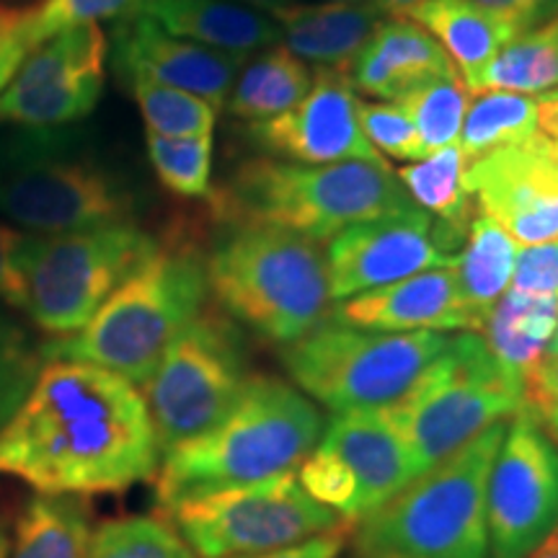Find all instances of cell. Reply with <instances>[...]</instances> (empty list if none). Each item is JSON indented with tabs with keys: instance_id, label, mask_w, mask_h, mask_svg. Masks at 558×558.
<instances>
[{
	"instance_id": "obj_1",
	"label": "cell",
	"mask_w": 558,
	"mask_h": 558,
	"mask_svg": "<svg viewBox=\"0 0 558 558\" xmlns=\"http://www.w3.org/2000/svg\"><path fill=\"white\" fill-rule=\"evenodd\" d=\"M160 448L143 393L111 369L47 360L0 432V476L41 494H114L158 473Z\"/></svg>"
},
{
	"instance_id": "obj_2",
	"label": "cell",
	"mask_w": 558,
	"mask_h": 558,
	"mask_svg": "<svg viewBox=\"0 0 558 558\" xmlns=\"http://www.w3.org/2000/svg\"><path fill=\"white\" fill-rule=\"evenodd\" d=\"M324 429V416L303 390L251 375L220 424L166 452L156 473L158 505L169 509L199 494L292 473Z\"/></svg>"
},
{
	"instance_id": "obj_3",
	"label": "cell",
	"mask_w": 558,
	"mask_h": 558,
	"mask_svg": "<svg viewBox=\"0 0 558 558\" xmlns=\"http://www.w3.org/2000/svg\"><path fill=\"white\" fill-rule=\"evenodd\" d=\"M416 207L388 163H288L251 158L215 199L222 222H264L316 243L357 222Z\"/></svg>"
},
{
	"instance_id": "obj_4",
	"label": "cell",
	"mask_w": 558,
	"mask_h": 558,
	"mask_svg": "<svg viewBox=\"0 0 558 558\" xmlns=\"http://www.w3.org/2000/svg\"><path fill=\"white\" fill-rule=\"evenodd\" d=\"M207 295V264L199 251L158 246L81 331L47 341L41 352L45 360L111 369L143 388L171 341L205 311Z\"/></svg>"
},
{
	"instance_id": "obj_5",
	"label": "cell",
	"mask_w": 558,
	"mask_h": 558,
	"mask_svg": "<svg viewBox=\"0 0 558 558\" xmlns=\"http://www.w3.org/2000/svg\"><path fill=\"white\" fill-rule=\"evenodd\" d=\"M207 284L230 318L288 347L329 316V275L316 241L264 222H226L205 259Z\"/></svg>"
},
{
	"instance_id": "obj_6",
	"label": "cell",
	"mask_w": 558,
	"mask_h": 558,
	"mask_svg": "<svg viewBox=\"0 0 558 558\" xmlns=\"http://www.w3.org/2000/svg\"><path fill=\"white\" fill-rule=\"evenodd\" d=\"M497 422L360 520V558H488L486 488L505 439Z\"/></svg>"
},
{
	"instance_id": "obj_7",
	"label": "cell",
	"mask_w": 558,
	"mask_h": 558,
	"mask_svg": "<svg viewBox=\"0 0 558 558\" xmlns=\"http://www.w3.org/2000/svg\"><path fill=\"white\" fill-rule=\"evenodd\" d=\"M132 194L60 128L0 135V215L24 233H70L130 220Z\"/></svg>"
},
{
	"instance_id": "obj_8",
	"label": "cell",
	"mask_w": 558,
	"mask_h": 558,
	"mask_svg": "<svg viewBox=\"0 0 558 558\" xmlns=\"http://www.w3.org/2000/svg\"><path fill=\"white\" fill-rule=\"evenodd\" d=\"M520 409L525 383L499 365L481 333L463 331L448 337L416 386L386 411L424 473Z\"/></svg>"
},
{
	"instance_id": "obj_9",
	"label": "cell",
	"mask_w": 558,
	"mask_h": 558,
	"mask_svg": "<svg viewBox=\"0 0 558 558\" xmlns=\"http://www.w3.org/2000/svg\"><path fill=\"white\" fill-rule=\"evenodd\" d=\"M448 333L373 331L326 316L284 347L282 362L298 390L331 414L390 409L439 357Z\"/></svg>"
},
{
	"instance_id": "obj_10",
	"label": "cell",
	"mask_w": 558,
	"mask_h": 558,
	"mask_svg": "<svg viewBox=\"0 0 558 558\" xmlns=\"http://www.w3.org/2000/svg\"><path fill=\"white\" fill-rule=\"evenodd\" d=\"M156 251L158 241L132 220L52 235L26 233L19 251L21 311L50 337H70Z\"/></svg>"
},
{
	"instance_id": "obj_11",
	"label": "cell",
	"mask_w": 558,
	"mask_h": 558,
	"mask_svg": "<svg viewBox=\"0 0 558 558\" xmlns=\"http://www.w3.org/2000/svg\"><path fill=\"white\" fill-rule=\"evenodd\" d=\"M199 558H251L295 548L349 525L318 505L295 473L220 488L163 509Z\"/></svg>"
},
{
	"instance_id": "obj_12",
	"label": "cell",
	"mask_w": 558,
	"mask_h": 558,
	"mask_svg": "<svg viewBox=\"0 0 558 558\" xmlns=\"http://www.w3.org/2000/svg\"><path fill=\"white\" fill-rule=\"evenodd\" d=\"M248 378L246 344L233 320L202 311L143 386L160 456L220 424Z\"/></svg>"
},
{
	"instance_id": "obj_13",
	"label": "cell",
	"mask_w": 558,
	"mask_h": 558,
	"mask_svg": "<svg viewBox=\"0 0 558 558\" xmlns=\"http://www.w3.org/2000/svg\"><path fill=\"white\" fill-rule=\"evenodd\" d=\"M488 558H527L558 535V448L535 409L507 424L486 488Z\"/></svg>"
},
{
	"instance_id": "obj_14",
	"label": "cell",
	"mask_w": 558,
	"mask_h": 558,
	"mask_svg": "<svg viewBox=\"0 0 558 558\" xmlns=\"http://www.w3.org/2000/svg\"><path fill=\"white\" fill-rule=\"evenodd\" d=\"M463 241L465 233L432 218L422 207L349 226L324 251L331 303L386 288L424 269L452 267Z\"/></svg>"
},
{
	"instance_id": "obj_15",
	"label": "cell",
	"mask_w": 558,
	"mask_h": 558,
	"mask_svg": "<svg viewBox=\"0 0 558 558\" xmlns=\"http://www.w3.org/2000/svg\"><path fill=\"white\" fill-rule=\"evenodd\" d=\"M107 58L109 39L99 24L45 39L0 94V122L45 130L86 120L101 99Z\"/></svg>"
},
{
	"instance_id": "obj_16",
	"label": "cell",
	"mask_w": 558,
	"mask_h": 558,
	"mask_svg": "<svg viewBox=\"0 0 558 558\" xmlns=\"http://www.w3.org/2000/svg\"><path fill=\"white\" fill-rule=\"evenodd\" d=\"M465 186L518 246L558 239V145L541 132L471 160Z\"/></svg>"
},
{
	"instance_id": "obj_17",
	"label": "cell",
	"mask_w": 558,
	"mask_h": 558,
	"mask_svg": "<svg viewBox=\"0 0 558 558\" xmlns=\"http://www.w3.org/2000/svg\"><path fill=\"white\" fill-rule=\"evenodd\" d=\"M256 148L305 166L367 160L386 163L360 128V99L349 75L320 68L308 94L284 114L248 124Z\"/></svg>"
},
{
	"instance_id": "obj_18",
	"label": "cell",
	"mask_w": 558,
	"mask_h": 558,
	"mask_svg": "<svg viewBox=\"0 0 558 558\" xmlns=\"http://www.w3.org/2000/svg\"><path fill=\"white\" fill-rule=\"evenodd\" d=\"M111 60L128 83L153 81L160 86L190 90L220 109L226 107L246 58L171 37L156 21L143 13H132L117 26Z\"/></svg>"
},
{
	"instance_id": "obj_19",
	"label": "cell",
	"mask_w": 558,
	"mask_h": 558,
	"mask_svg": "<svg viewBox=\"0 0 558 558\" xmlns=\"http://www.w3.org/2000/svg\"><path fill=\"white\" fill-rule=\"evenodd\" d=\"M331 316L373 331H476L460 292L456 264L424 269L386 288L341 300Z\"/></svg>"
},
{
	"instance_id": "obj_20",
	"label": "cell",
	"mask_w": 558,
	"mask_h": 558,
	"mask_svg": "<svg viewBox=\"0 0 558 558\" xmlns=\"http://www.w3.org/2000/svg\"><path fill=\"white\" fill-rule=\"evenodd\" d=\"M320 448L337 452L357 478V520L386 505L418 476L386 409L333 414Z\"/></svg>"
},
{
	"instance_id": "obj_21",
	"label": "cell",
	"mask_w": 558,
	"mask_h": 558,
	"mask_svg": "<svg viewBox=\"0 0 558 558\" xmlns=\"http://www.w3.org/2000/svg\"><path fill=\"white\" fill-rule=\"evenodd\" d=\"M456 68L432 34L411 19H383L347 75L354 88L375 99L401 101L403 96Z\"/></svg>"
},
{
	"instance_id": "obj_22",
	"label": "cell",
	"mask_w": 558,
	"mask_h": 558,
	"mask_svg": "<svg viewBox=\"0 0 558 558\" xmlns=\"http://www.w3.org/2000/svg\"><path fill=\"white\" fill-rule=\"evenodd\" d=\"M137 13L156 21L171 37L239 58L269 50L282 39L269 13L235 0H145Z\"/></svg>"
},
{
	"instance_id": "obj_23",
	"label": "cell",
	"mask_w": 558,
	"mask_h": 558,
	"mask_svg": "<svg viewBox=\"0 0 558 558\" xmlns=\"http://www.w3.org/2000/svg\"><path fill=\"white\" fill-rule=\"evenodd\" d=\"M282 29L284 47L300 60L347 73L383 16L360 3H290L269 13Z\"/></svg>"
},
{
	"instance_id": "obj_24",
	"label": "cell",
	"mask_w": 558,
	"mask_h": 558,
	"mask_svg": "<svg viewBox=\"0 0 558 558\" xmlns=\"http://www.w3.org/2000/svg\"><path fill=\"white\" fill-rule=\"evenodd\" d=\"M437 37L442 50L456 62L471 96L478 94L481 78L492 60L514 41L512 32L473 0H427L409 16Z\"/></svg>"
},
{
	"instance_id": "obj_25",
	"label": "cell",
	"mask_w": 558,
	"mask_h": 558,
	"mask_svg": "<svg viewBox=\"0 0 558 558\" xmlns=\"http://www.w3.org/2000/svg\"><path fill=\"white\" fill-rule=\"evenodd\" d=\"M556 320L558 295H535L509 288L478 333L499 365L525 383L530 369L546 357Z\"/></svg>"
},
{
	"instance_id": "obj_26",
	"label": "cell",
	"mask_w": 558,
	"mask_h": 558,
	"mask_svg": "<svg viewBox=\"0 0 558 558\" xmlns=\"http://www.w3.org/2000/svg\"><path fill=\"white\" fill-rule=\"evenodd\" d=\"M88 497L34 492L11 530V558H86L90 535Z\"/></svg>"
},
{
	"instance_id": "obj_27",
	"label": "cell",
	"mask_w": 558,
	"mask_h": 558,
	"mask_svg": "<svg viewBox=\"0 0 558 558\" xmlns=\"http://www.w3.org/2000/svg\"><path fill=\"white\" fill-rule=\"evenodd\" d=\"M514 259H518V241L488 215H473L463 248L456 259V275L476 333L484 329V320L499 298L512 288Z\"/></svg>"
},
{
	"instance_id": "obj_28",
	"label": "cell",
	"mask_w": 558,
	"mask_h": 558,
	"mask_svg": "<svg viewBox=\"0 0 558 558\" xmlns=\"http://www.w3.org/2000/svg\"><path fill=\"white\" fill-rule=\"evenodd\" d=\"M311 70L288 47H269L241 70L228 96V111L243 122L284 114L308 94Z\"/></svg>"
},
{
	"instance_id": "obj_29",
	"label": "cell",
	"mask_w": 558,
	"mask_h": 558,
	"mask_svg": "<svg viewBox=\"0 0 558 558\" xmlns=\"http://www.w3.org/2000/svg\"><path fill=\"white\" fill-rule=\"evenodd\" d=\"M465 166H469V160L456 143L416 160V163L403 166L396 171V177L416 207H422L424 213H429L445 226L469 233L473 220V197L465 186Z\"/></svg>"
},
{
	"instance_id": "obj_30",
	"label": "cell",
	"mask_w": 558,
	"mask_h": 558,
	"mask_svg": "<svg viewBox=\"0 0 558 558\" xmlns=\"http://www.w3.org/2000/svg\"><path fill=\"white\" fill-rule=\"evenodd\" d=\"M558 88V11L533 32L522 34L501 50L481 78L484 90L546 94ZM476 94V96H478Z\"/></svg>"
},
{
	"instance_id": "obj_31",
	"label": "cell",
	"mask_w": 558,
	"mask_h": 558,
	"mask_svg": "<svg viewBox=\"0 0 558 558\" xmlns=\"http://www.w3.org/2000/svg\"><path fill=\"white\" fill-rule=\"evenodd\" d=\"M535 132H538V99L514 90H484L465 111L458 145L471 163Z\"/></svg>"
},
{
	"instance_id": "obj_32",
	"label": "cell",
	"mask_w": 558,
	"mask_h": 558,
	"mask_svg": "<svg viewBox=\"0 0 558 558\" xmlns=\"http://www.w3.org/2000/svg\"><path fill=\"white\" fill-rule=\"evenodd\" d=\"M396 104L407 109L422 137L424 153L432 156L460 140L465 111L471 107V94L458 70H452L448 75L422 83Z\"/></svg>"
},
{
	"instance_id": "obj_33",
	"label": "cell",
	"mask_w": 558,
	"mask_h": 558,
	"mask_svg": "<svg viewBox=\"0 0 558 558\" xmlns=\"http://www.w3.org/2000/svg\"><path fill=\"white\" fill-rule=\"evenodd\" d=\"M86 558H199L169 520H109L90 535Z\"/></svg>"
},
{
	"instance_id": "obj_34",
	"label": "cell",
	"mask_w": 558,
	"mask_h": 558,
	"mask_svg": "<svg viewBox=\"0 0 558 558\" xmlns=\"http://www.w3.org/2000/svg\"><path fill=\"white\" fill-rule=\"evenodd\" d=\"M148 135L197 137L213 135L218 109L190 90L160 86L153 81H130Z\"/></svg>"
},
{
	"instance_id": "obj_35",
	"label": "cell",
	"mask_w": 558,
	"mask_h": 558,
	"mask_svg": "<svg viewBox=\"0 0 558 558\" xmlns=\"http://www.w3.org/2000/svg\"><path fill=\"white\" fill-rule=\"evenodd\" d=\"M150 166L166 190L197 199L209 194L213 173V135L160 137L148 135Z\"/></svg>"
},
{
	"instance_id": "obj_36",
	"label": "cell",
	"mask_w": 558,
	"mask_h": 558,
	"mask_svg": "<svg viewBox=\"0 0 558 558\" xmlns=\"http://www.w3.org/2000/svg\"><path fill=\"white\" fill-rule=\"evenodd\" d=\"M45 362L41 344L16 318L0 311V432L26 401Z\"/></svg>"
},
{
	"instance_id": "obj_37",
	"label": "cell",
	"mask_w": 558,
	"mask_h": 558,
	"mask_svg": "<svg viewBox=\"0 0 558 558\" xmlns=\"http://www.w3.org/2000/svg\"><path fill=\"white\" fill-rule=\"evenodd\" d=\"M145 0H41L29 9V37L37 47L54 34L107 19H128L143 9Z\"/></svg>"
},
{
	"instance_id": "obj_38",
	"label": "cell",
	"mask_w": 558,
	"mask_h": 558,
	"mask_svg": "<svg viewBox=\"0 0 558 558\" xmlns=\"http://www.w3.org/2000/svg\"><path fill=\"white\" fill-rule=\"evenodd\" d=\"M300 486L318 505L333 509L341 518L357 520V478L337 452L318 448L300 463Z\"/></svg>"
},
{
	"instance_id": "obj_39",
	"label": "cell",
	"mask_w": 558,
	"mask_h": 558,
	"mask_svg": "<svg viewBox=\"0 0 558 558\" xmlns=\"http://www.w3.org/2000/svg\"><path fill=\"white\" fill-rule=\"evenodd\" d=\"M360 128L380 156L409 160V163L427 158L422 137L401 104L360 101Z\"/></svg>"
},
{
	"instance_id": "obj_40",
	"label": "cell",
	"mask_w": 558,
	"mask_h": 558,
	"mask_svg": "<svg viewBox=\"0 0 558 558\" xmlns=\"http://www.w3.org/2000/svg\"><path fill=\"white\" fill-rule=\"evenodd\" d=\"M512 290L558 295V239L518 248Z\"/></svg>"
},
{
	"instance_id": "obj_41",
	"label": "cell",
	"mask_w": 558,
	"mask_h": 558,
	"mask_svg": "<svg viewBox=\"0 0 558 558\" xmlns=\"http://www.w3.org/2000/svg\"><path fill=\"white\" fill-rule=\"evenodd\" d=\"M34 50L29 37V9L0 3V94L9 86L21 62Z\"/></svg>"
},
{
	"instance_id": "obj_42",
	"label": "cell",
	"mask_w": 558,
	"mask_h": 558,
	"mask_svg": "<svg viewBox=\"0 0 558 558\" xmlns=\"http://www.w3.org/2000/svg\"><path fill=\"white\" fill-rule=\"evenodd\" d=\"M473 3L499 19L514 37L533 32L558 11V0H473Z\"/></svg>"
},
{
	"instance_id": "obj_43",
	"label": "cell",
	"mask_w": 558,
	"mask_h": 558,
	"mask_svg": "<svg viewBox=\"0 0 558 558\" xmlns=\"http://www.w3.org/2000/svg\"><path fill=\"white\" fill-rule=\"evenodd\" d=\"M24 235V230L0 220V300L16 311H21V298H24L19 275V251Z\"/></svg>"
},
{
	"instance_id": "obj_44",
	"label": "cell",
	"mask_w": 558,
	"mask_h": 558,
	"mask_svg": "<svg viewBox=\"0 0 558 558\" xmlns=\"http://www.w3.org/2000/svg\"><path fill=\"white\" fill-rule=\"evenodd\" d=\"M558 403V357L546 354L525 378V407L543 411Z\"/></svg>"
},
{
	"instance_id": "obj_45",
	"label": "cell",
	"mask_w": 558,
	"mask_h": 558,
	"mask_svg": "<svg viewBox=\"0 0 558 558\" xmlns=\"http://www.w3.org/2000/svg\"><path fill=\"white\" fill-rule=\"evenodd\" d=\"M349 533H352V522L339 530H331V533L318 535V538L300 543L295 548L275 550V554L264 556H251V558H339L341 550L347 546Z\"/></svg>"
},
{
	"instance_id": "obj_46",
	"label": "cell",
	"mask_w": 558,
	"mask_h": 558,
	"mask_svg": "<svg viewBox=\"0 0 558 558\" xmlns=\"http://www.w3.org/2000/svg\"><path fill=\"white\" fill-rule=\"evenodd\" d=\"M538 130L541 135H546L558 145V94H554V90H548L538 99Z\"/></svg>"
},
{
	"instance_id": "obj_47",
	"label": "cell",
	"mask_w": 558,
	"mask_h": 558,
	"mask_svg": "<svg viewBox=\"0 0 558 558\" xmlns=\"http://www.w3.org/2000/svg\"><path fill=\"white\" fill-rule=\"evenodd\" d=\"M367 3L373 5L380 16L409 19L411 13H414L422 3H427V0H367Z\"/></svg>"
},
{
	"instance_id": "obj_48",
	"label": "cell",
	"mask_w": 558,
	"mask_h": 558,
	"mask_svg": "<svg viewBox=\"0 0 558 558\" xmlns=\"http://www.w3.org/2000/svg\"><path fill=\"white\" fill-rule=\"evenodd\" d=\"M235 3H243V5H251V9H259L264 13H271L277 9H284V5L295 3V0H235Z\"/></svg>"
},
{
	"instance_id": "obj_49",
	"label": "cell",
	"mask_w": 558,
	"mask_h": 558,
	"mask_svg": "<svg viewBox=\"0 0 558 558\" xmlns=\"http://www.w3.org/2000/svg\"><path fill=\"white\" fill-rule=\"evenodd\" d=\"M538 414H541L543 422H546V427L550 432V439H556V442H558V403H556V407H548V409L538 411Z\"/></svg>"
},
{
	"instance_id": "obj_50",
	"label": "cell",
	"mask_w": 558,
	"mask_h": 558,
	"mask_svg": "<svg viewBox=\"0 0 558 558\" xmlns=\"http://www.w3.org/2000/svg\"><path fill=\"white\" fill-rule=\"evenodd\" d=\"M527 558H558V535L548 538L546 543H543V546L535 548Z\"/></svg>"
},
{
	"instance_id": "obj_51",
	"label": "cell",
	"mask_w": 558,
	"mask_h": 558,
	"mask_svg": "<svg viewBox=\"0 0 558 558\" xmlns=\"http://www.w3.org/2000/svg\"><path fill=\"white\" fill-rule=\"evenodd\" d=\"M0 558H11V533L5 530L3 518H0Z\"/></svg>"
},
{
	"instance_id": "obj_52",
	"label": "cell",
	"mask_w": 558,
	"mask_h": 558,
	"mask_svg": "<svg viewBox=\"0 0 558 558\" xmlns=\"http://www.w3.org/2000/svg\"><path fill=\"white\" fill-rule=\"evenodd\" d=\"M546 354H550V357H558V320H556V331H554V337H550Z\"/></svg>"
},
{
	"instance_id": "obj_53",
	"label": "cell",
	"mask_w": 558,
	"mask_h": 558,
	"mask_svg": "<svg viewBox=\"0 0 558 558\" xmlns=\"http://www.w3.org/2000/svg\"><path fill=\"white\" fill-rule=\"evenodd\" d=\"M320 3H360V0H320Z\"/></svg>"
},
{
	"instance_id": "obj_54",
	"label": "cell",
	"mask_w": 558,
	"mask_h": 558,
	"mask_svg": "<svg viewBox=\"0 0 558 558\" xmlns=\"http://www.w3.org/2000/svg\"><path fill=\"white\" fill-rule=\"evenodd\" d=\"M554 94H558V88H556V90H554Z\"/></svg>"
}]
</instances>
